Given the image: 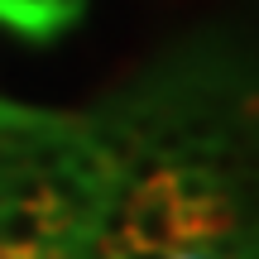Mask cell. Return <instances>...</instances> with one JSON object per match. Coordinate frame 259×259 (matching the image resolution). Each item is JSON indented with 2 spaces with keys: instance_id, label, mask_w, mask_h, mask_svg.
I'll return each mask as SVG.
<instances>
[{
  "instance_id": "6da1fadb",
  "label": "cell",
  "mask_w": 259,
  "mask_h": 259,
  "mask_svg": "<svg viewBox=\"0 0 259 259\" xmlns=\"http://www.w3.org/2000/svg\"><path fill=\"white\" fill-rule=\"evenodd\" d=\"M82 0H0V19L24 38H53L77 24Z\"/></svg>"
}]
</instances>
